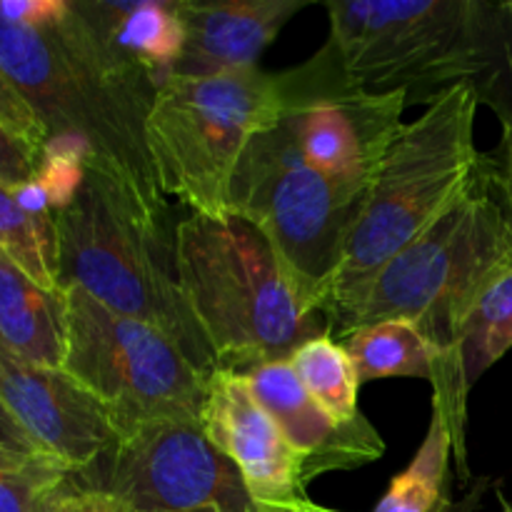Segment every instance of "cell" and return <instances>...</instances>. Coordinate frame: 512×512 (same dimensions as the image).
<instances>
[{
	"mask_svg": "<svg viewBox=\"0 0 512 512\" xmlns=\"http://www.w3.org/2000/svg\"><path fill=\"white\" fill-rule=\"evenodd\" d=\"M65 0H0V18L20 25H43L58 18Z\"/></svg>",
	"mask_w": 512,
	"mask_h": 512,
	"instance_id": "4316f807",
	"label": "cell"
},
{
	"mask_svg": "<svg viewBox=\"0 0 512 512\" xmlns=\"http://www.w3.org/2000/svg\"><path fill=\"white\" fill-rule=\"evenodd\" d=\"M240 375L298 453L305 485L318 475L355 470L383 458L385 443L373 423L365 415L353 423H335L310 398L290 360L255 365Z\"/></svg>",
	"mask_w": 512,
	"mask_h": 512,
	"instance_id": "5bb4252c",
	"label": "cell"
},
{
	"mask_svg": "<svg viewBox=\"0 0 512 512\" xmlns=\"http://www.w3.org/2000/svg\"><path fill=\"white\" fill-rule=\"evenodd\" d=\"M200 428L205 438L240 470L258 508L308 503L303 463L245 375L215 370L205 388Z\"/></svg>",
	"mask_w": 512,
	"mask_h": 512,
	"instance_id": "4fadbf2b",
	"label": "cell"
},
{
	"mask_svg": "<svg viewBox=\"0 0 512 512\" xmlns=\"http://www.w3.org/2000/svg\"><path fill=\"white\" fill-rule=\"evenodd\" d=\"M280 78V125L300 158L333 183L370 190L380 160L405 125L403 90L373 93L358 85L330 43L298 68L283 70Z\"/></svg>",
	"mask_w": 512,
	"mask_h": 512,
	"instance_id": "30bf717a",
	"label": "cell"
},
{
	"mask_svg": "<svg viewBox=\"0 0 512 512\" xmlns=\"http://www.w3.org/2000/svg\"><path fill=\"white\" fill-rule=\"evenodd\" d=\"M68 298V340L63 370L78 380L113 420L120 435L155 420L200 423L203 373L170 335L128 318L63 285Z\"/></svg>",
	"mask_w": 512,
	"mask_h": 512,
	"instance_id": "9c48e42d",
	"label": "cell"
},
{
	"mask_svg": "<svg viewBox=\"0 0 512 512\" xmlns=\"http://www.w3.org/2000/svg\"><path fill=\"white\" fill-rule=\"evenodd\" d=\"M478 105L475 90L453 88L395 135L335 278L328 320L423 235L470 183L483 160L475 145Z\"/></svg>",
	"mask_w": 512,
	"mask_h": 512,
	"instance_id": "8992f818",
	"label": "cell"
},
{
	"mask_svg": "<svg viewBox=\"0 0 512 512\" xmlns=\"http://www.w3.org/2000/svg\"><path fill=\"white\" fill-rule=\"evenodd\" d=\"M178 280L218 370L290 360L330 320L310 308L265 235L240 215H200L175 228Z\"/></svg>",
	"mask_w": 512,
	"mask_h": 512,
	"instance_id": "5b68a950",
	"label": "cell"
},
{
	"mask_svg": "<svg viewBox=\"0 0 512 512\" xmlns=\"http://www.w3.org/2000/svg\"><path fill=\"white\" fill-rule=\"evenodd\" d=\"M368 193L315 173L278 118L250 138L230 183V213L265 235L300 298L328 318Z\"/></svg>",
	"mask_w": 512,
	"mask_h": 512,
	"instance_id": "ba28073f",
	"label": "cell"
},
{
	"mask_svg": "<svg viewBox=\"0 0 512 512\" xmlns=\"http://www.w3.org/2000/svg\"><path fill=\"white\" fill-rule=\"evenodd\" d=\"M503 178H505V195H508V205L512 215V123L503 125Z\"/></svg>",
	"mask_w": 512,
	"mask_h": 512,
	"instance_id": "f546056e",
	"label": "cell"
},
{
	"mask_svg": "<svg viewBox=\"0 0 512 512\" xmlns=\"http://www.w3.org/2000/svg\"><path fill=\"white\" fill-rule=\"evenodd\" d=\"M0 123L10 130V133L18 135L20 140H25L33 148L43 150L48 143V130L40 123V118L35 115V110L30 108L28 100L15 90V85L5 78V73L0 70Z\"/></svg>",
	"mask_w": 512,
	"mask_h": 512,
	"instance_id": "d4e9b609",
	"label": "cell"
},
{
	"mask_svg": "<svg viewBox=\"0 0 512 512\" xmlns=\"http://www.w3.org/2000/svg\"><path fill=\"white\" fill-rule=\"evenodd\" d=\"M308 0H180L183 53L178 78H210L258 68L275 35Z\"/></svg>",
	"mask_w": 512,
	"mask_h": 512,
	"instance_id": "9a60e30c",
	"label": "cell"
},
{
	"mask_svg": "<svg viewBox=\"0 0 512 512\" xmlns=\"http://www.w3.org/2000/svg\"><path fill=\"white\" fill-rule=\"evenodd\" d=\"M43 150L33 148L0 123V183L8 190L20 188L38 175Z\"/></svg>",
	"mask_w": 512,
	"mask_h": 512,
	"instance_id": "484cf974",
	"label": "cell"
},
{
	"mask_svg": "<svg viewBox=\"0 0 512 512\" xmlns=\"http://www.w3.org/2000/svg\"><path fill=\"white\" fill-rule=\"evenodd\" d=\"M75 478L113 495L128 512H258L240 470L200 423L138 425Z\"/></svg>",
	"mask_w": 512,
	"mask_h": 512,
	"instance_id": "8fae6325",
	"label": "cell"
},
{
	"mask_svg": "<svg viewBox=\"0 0 512 512\" xmlns=\"http://www.w3.org/2000/svg\"><path fill=\"white\" fill-rule=\"evenodd\" d=\"M0 400L30 438L70 473L93 468L118 445L108 410L63 368L28 363L0 348Z\"/></svg>",
	"mask_w": 512,
	"mask_h": 512,
	"instance_id": "7c38bea8",
	"label": "cell"
},
{
	"mask_svg": "<svg viewBox=\"0 0 512 512\" xmlns=\"http://www.w3.org/2000/svg\"><path fill=\"white\" fill-rule=\"evenodd\" d=\"M280 113V73L250 68L163 80L145 120V143L165 198L200 215H228L230 183L250 138L278 123Z\"/></svg>",
	"mask_w": 512,
	"mask_h": 512,
	"instance_id": "52a82bcc",
	"label": "cell"
},
{
	"mask_svg": "<svg viewBox=\"0 0 512 512\" xmlns=\"http://www.w3.org/2000/svg\"><path fill=\"white\" fill-rule=\"evenodd\" d=\"M65 340V290L43 288L0 248V348L28 363L63 368Z\"/></svg>",
	"mask_w": 512,
	"mask_h": 512,
	"instance_id": "e0dca14e",
	"label": "cell"
},
{
	"mask_svg": "<svg viewBox=\"0 0 512 512\" xmlns=\"http://www.w3.org/2000/svg\"><path fill=\"white\" fill-rule=\"evenodd\" d=\"M75 8L118 58L158 83L170 78L185 38L180 0H83Z\"/></svg>",
	"mask_w": 512,
	"mask_h": 512,
	"instance_id": "2e32d148",
	"label": "cell"
},
{
	"mask_svg": "<svg viewBox=\"0 0 512 512\" xmlns=\"http://www.w3.org/2000/svg\"><path fill=\"white\" fill-rule=\"evenodd\" d=\"M325 8L330 48L358 85L403 90L408 108L470 88L512 123V3L330 0Z\"/></svg>",
	"mask_w": 512,
	"mask_h": 512,
	"instance_id": "7a4b0ae2",
	"label": "cell"
},
{
	"mask_svg": "<svg viewBox=\"0 0 512 512\" xmlns=\"http://www.w3.org/2000/svg\"><path fill=\"white\" fill-rule=\"evenodd\" d=\"M455 453L448 415L433 405V418L413 463L390 480L373 512H448L450 455Z\"/></svg>",
	"mask_w": 512,
	"mask_h": 512,
	"instance_id": "ffe728a7",
	"label": "cell"
},
{
	"mask_svg": "<svg viewBox=\"0 0 512 512\" xmlns=\"http://www.w3.org/2000/svg\"><path fill=\"white\" fill-rule=\"evenodd\" d=\"M258 512H338V510L323 508V505H318V503H313V500H308V503L285 505V508H258Z\"/></svg>",
	"mask_w": 512,
	"mask_h": 512,
	"instance_id": "4dcf8cb0",
	"label": "cell"
},
{
	"mask_svg": "<svg viewBox=\"0 0 512 512\" xmlns=\"http://www.w3.org/2000/svg\"><path fill=\"white\" fill-rule=\"evenodd\" d=\"M353 363L358 383L383 378H423L438 383L440 358L423 333L408 320H383L343 335L340 343Z\"/></svg>",
	"mask_w": 512,
	"mask_h": 512,
	"instance_id": "ac0fdd59",
	"label": "cell"
},
{
	"mask_svg": "<svg viewBox=\"0 0 512 512\" xmlns=\"http://www.w3.org/2000/svg\"><path fill=\"white\" fill-rule=\"evenodd\" d=\"M65 475L60 468H0V512H35L40 495Z\"/></svg>",
	"mask_w": 512,
	"mask_h": 512,
	"instance_id": "603a6c76",
	"label": "cell"
},
{
	"mask_svg": "<svg viewBox=\"0 0 512 512\" xmlns=\"http://www.w3.org/2000/svg\"><path fill=\"white\" fill-rule=\"evenodd\" d=\"M0 468L20 470V468H60L68 470L58 458L40 448L28 430L13 418L8 408L0 400ZM70 473V470H68Z\"/></svg>",
	"mask_w": 512,
	"mask_h": 512,
	"instance_id": "cb8c5ba5",
	"label": "cell"
},
{
	"mask_svg": "<svg viewBox=\"0 0 512 512\" xmlns=\"http://www.w3.org/2000/svg\"><path fill=\"white\" fill-rule=\"evenodd\" d=\"M0 248L43 288L60 290L58 268L45 253L33 220L15 203L13 190L0 183Z\"/></svg>",
	"mask_w": 512,
	"mask_h": 512,
	"instance_id": "7402d4cb",
	"label": "cell"
},
{
	"mask_svg": "<svg viewBox=\"0 0 512 512\" xmlns=\"http://www.w3.org/2000/svg\"><path fill=\"white\" fill-rule=\"evenodd\" d=\"M473 505H475V495H473V498H470V500H468V503H465V508H463V512H468L470 508H473Z\"/></svg>",
	"mask_w": 512,
	"mask_h": 512,
	"instance_id": "1f68e13d",
	"label": "cell"
},
{
	"mask_svg": "<svg viewBox=\"0 0 512 512\" xmlns=\"http://www.w3.org/2000/svg\"><path fill=\"white\" fill-rule=\"evenodd\" d=\"M75 475H65L63 480H58L55 485H50L38 500V508L35 512H73V498H75Z\"/></svg>",
	"mask_w": 512,
	"mask_h": 512,
	"instance_id": "f1b7e54d",
	"label": "cell"
},
{
	"mask_svg": "<svg viewBox=\"0 0 512 512\" xmlns=\"http://www.w3.org/2000/svg\"><path fill=\"white\" fill-rule=\"evenodd\" d=\"M290 365L310 398L335 423H353L363 415L358 408V375L343 345L335 343L333 333H323L300 345Z\"/></svg>",
	"mask_w": 512,
	"mask_h": 512,
	"instance_id": "44dd1931",
	"label": "cell"
},
{
	"mask_svg": "<svg viewBox=\"0 0 512 512\" xmlns=\"http://www.w3.org/2000/svg\"><path fill=\"white\" fill-rule=\"evenodd\" d=\"M512 348V263L500 270L465 313L455 343V375L468 398L473 385Z\"/></svg>",
	"mask_w": 512,
	"mask_h": 512,
	"instance_id": "d6986e66",
	"label": "cell"
},
{
	"mask_svg": "<svg viewBox=\"0 0 512 512\" xmlns=\"http://www.w3.org/2000/svg\"><path fill=\"white\" fill-rule=\"evenodd\" d=\"M55 225L60 288L78 285L105 308L163 330L203 373L218 370L180 290L178 223H170L165 198L85 163L83 188L55 213Z\"/></svg>",
	"mask_w": 512,
	"mask_h": 512,
	"instance_id": "277c9868",
	"label": "cell"
},
{
	"mask_svg": "<svg viewBox=\"0 0 512 512\" xmlns=\"http://www.w3.org/2000/svg\"><path fill=\"white\" fill-rule=\"evenodd\" d=\"M0 70L48 130L75 138L100 163L165 198L145 143V120L160 83L100 40L75 3L58 18L20 25L0 18Z\"/></svg>",
	"mask_w": 512,
	"mask_h": 512,
	"instance_id": "3957f363",
	"label": "cell"
},
{
	"mask_svg": "<svg viewBox=\"0 0 512 512\" xmlns=\"http://www.w3.org/2000/svg\"><path fill=\"white\" fill-rule=\"evenodd\" d=\"M512 263V215L503 165L483 155L455 203L400 250L348 305L330 315L338 335L383 320H408L440 358L433 405L445 410L460 475H468V398L455 375V343L465 313L485 285Z\"/></svg>",
	"mask_w": 512,
	"mask_h": 512,
	"instance_id": "6da1fadb",
	"label": "cell"
},
{
	"mask_svg": "<svg viewBox=\"0 0 512 512\" xmlns=\"http://www.w3.org/2000/svg\"><path fill=\"white\" fill-rule=\"evenodd\" d=\"M75 483H78V488H75L73 512H128V508L120 500H115L105 490L83 485L78 478H75Z\"/></svg>",
	"mask_w": 512,
	"mask_h": 512,
	"instance_id": "83f0119b",
	"label": "cell"
}]
</instances>
